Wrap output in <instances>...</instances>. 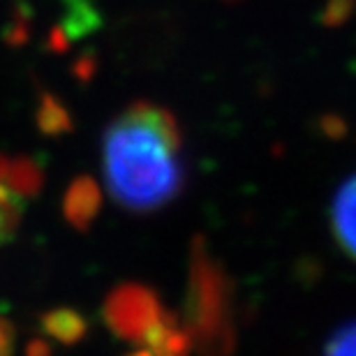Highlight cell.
Masks as SVG:
<instances>
[{"label": "cell", "instance_id": "obj_9", "mask_svg": "<svg viewBox=\"0 0 356 356\" xmlns=\"http://www.w3.org/2000/svg\"><path fill=\"white\" fill-rule=\"evenodd\" d=\"M40 127L47 134H60L70 130V116L65 111V106L58 104V99H54L51 95H44L40 104V113H38Z\"/></svg>", "mask_w": 356, "mask_h": 356}, {"label": "cell", "instance_id": "obj_6", "mask_svg": "<svg viewBox=\"0 0 356 356\" xmlns=\"http://www.w3.org/2000/svg\"><path fill=\"white\" fill-rule=\"evenodd\" d=\"M331 232L340 250L356 261V174L347 178L333 197Z\"/></svg>", "mask_w": 356, "mask_h": 356}, {"label": "cell", "instance_id": "obj_7", "mask_svg": "<svg viewBox=\"0 0 356 356\" xmlns=\"http://www.w3.org/2000/svg\"><path fill=\"white\" fill-rule=\"evenodd\" d=\"M99 206H102V195L92 178H76L65 192V202H63V211H65L67 222L76 227V229H88L92 220L97 218Z\"/></svg>", "mask_w": 356, "mask_h": 356}, {"label": "cell", "instance_id": "obj_13", "mask_svg": "<svg viewBox=\"0 0 356 356\" xmlns=\"http://www.w3.org/2000/svg\"><path fill=\"white\" fill-rule=\"evenodd\" d=\"M130 356H153L151 352H146V350H139V352H134V354H130Z\"/></svg>", "mask_w": 356, "mask_h": 356}, {"label": "cell", "instance_id": "obj_3", "mask_svg": "<svg viewBox=\"0 0 356 356\" xmlns=\"http://www.w3.org/2000/svg\"><path fill=\"white\" fill-rule=\"evenodd\" d=\"M165 305L151 287L137 282H125L111 289L104 301V322L127 343L139 345L141 336L155 319L162 315Z\"/></svg>", "mask_w": 356, "mask_h": 356}, {"label": "cell", "instance_id": "obj_1", "mask_svg": "<svg viewBox=\"0 0 356 356\" xmlns=\"http://www.w3.org/2000/svg\"><path fill=\"white\" fill-rule=\"evenodd\" d=\"M102 172L120 209L146 216L174 204L185 188L183 134L174 113L151 99L127 104L104 130Z\"/></svg>", "mask_w": 356, "mask_h": 356}, {"label": "cell", "instance_id": "obj_4", "mask_svg": "<svg viewBox=\"0 0 356 356\" xmlns=\"http://www.w3.org/2000/svg\"><path fill=\"white\" fill-rule=\"evenodd\" d=\"M42 188V172L35 160L0 155V245L17 238L28 199Z\"/></svg>", "mask_w": 356, "mask_h": 356}, {"label": "cell", "instance_id": "obj_10", "mask_svg": "<svg viewBox=\"0 0 356 356\" xmlns=\"http://www.w3.org/2000/svg\"><path fill=\"white\" fill-rule=\"evenodd\" d=\"M324 356H356V319L333 333L326 343Z\"/></svg>", "mask_w": 356, "mask_h": 356}, {"label": "cell", "instance_id": "obj_2", "mask_svg": "<svg viewBox=\"0 0 356 356\" xmlns=\"http://www.w3.org/2000/svg\"><path fill=\"white\" fill-rule=\"evenodd\" d=\"M183 322L202 356H232L238 343L234 284L204 236L192 238Z\"/></svg>", "mask_w": 356, "mask_h": 356}, {"label": "cell", "instance_id": "obj_12", "mask_svg": "<svg viewBox=\"0 0 356 356\" xmlns=\"http://www.w3.org/2000/svg\"><path fill=\"white\" fill-rule=\"evenodd\" d=\"M14 345H17V331L10 319L0 315V356H12Z\"/></svg>", "mask_w": 356, "mask_h": 356}, {"label": "cell", "instance_id": "obj_5", "mask_svg": "<svg viewBox=\"0 0 356 356\" xmlns=\"http://www.w3.org/2000/svg\"><path fill=\"white\" fill-rule=\"evenodd\" d=\"M139 350L151 352L153 356H190L195 347H192L190 331L183 319L165 308L141 336Z\"/></svg>", "mask_w": 356, "mask_h": 356}, {"label": "cell", "instance_id": "obj_8", "mask_svg": "<svg viewBox=\"0 0 356 356\" xmlns=\"http://www.w3.org/2000/svg\"><path fill=\"white\" fill-rule=\"evenodd\" d=\"M42 329L63 345H74L86 336L88 324L76 310L60 308V310L47 312L44 319H42Z\"/></svg>", "mask_w": 356, "mask_h": 356}, {"label": "cell", "instance_id": "obj_11", "mask_svg": "<svg viewBox=\"0 0 356 356\" xmlns=\"http://www.w3.org/2000/svg\"><path fill=\"white\" fill-rule=\"evenodd\" d=\"M350 10H352V3L350 0H329L326 3V10H324V24L326 26H338L350 17Z\"/></svg>", "mask_w": 356, "mask_h": 356}, {"label": "cell", "instance_id": "obj_14", "mask_svg": "<svg viewBox=\"0 0 356 356\" xmlns=\"http://www.w3.org/2000/svg\"><path fill=\"white\" fill-rule=\"evenodd\" d=\"M227 3H236V0H227Z\"/></svg>", "mask_w": 356, "mask_h": 356}]
</instances>
